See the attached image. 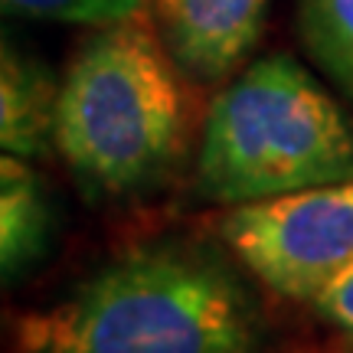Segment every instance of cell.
Instances as JSON below:
<instances>
[{
	"mask_svg": "<svg viewBox=\"0 0 353 353\" xmlns=\"http://www.w3.org/2000/svg\"><path fill=\"white\" fill-rule=\"evenodd\" d=\"M301 33L321 69L353 95V0H301Z\"/></svg>",
	"mask_w": 353,
	"mask_h": 353,
	"instance_id": "cell-8",
	"label": "cell"
},
{
	"mask_svg": "<svg viewBox=\"0 0 353 353\" xmlns=\"http://www.w3.org/2000/svg\"><path fill=\"white\" fill-rule=\"evenodd\" d=\"M317 314L327 317L334 327L353 334V265L314 301Z\"/></svg>",
	"mask_w": 353,
	"mask_h": 353,
	"instance_id": "cell-10",
	"label": "cell"
},
{
	"mask_svg": "<svg viewBox=\"0 0 353 353\" xmlns=\"http://www.w3.org/2000/svg\"><path fill=\"white\" fill-rule=\"evenodd\" d=\"M265 7L268 0H157L161 39L183 72L216 82L259 43Z\"/></svg>",
	"mask_w": 353,
	"mask_h": 353,
	"instance_id": "cell-5",
	"label": "cell"
},
{
	"mask_svg": "<svg viewBox=\"0 0 353 353\" xmlns=\"http://www.w3.org/2000/svg\"><path fill=\"white\" fill-rule=\"evenodd\" d=\"M3 7L37 20L85 26H114L141 17L144 0H3Z\"/></svg>",
	"mask_w": 353,
	"mask_h": 353,
	"instance_id": "cell-9",
	"label": "cell"
},
{
	"mask_svg": "<svg viewBox=\"0 0 353 353\" xmlns=\"http://www.w3.org/2000/svg\"><path fill=\"white\" fill-rule=\"evenodd\" d=\"M265 324L223 259L138 249L56 304L20 317L13 353H259Z\"/></svg>",
	"mask_w": 353,
	"mask_h": 353,
	"instance_id": "cell-1",
	"label": "cell"
},
{
	"mask_svg": "<svg viewBox=\"0 0 353 353\" xmlns=\"http://www.w3.org/2000/svg\"><path fill=\"white\" fill-rule=\"evenodd\" d=\"M52 229V210L43 180L23 157L0 161V265L10 281L37 262Z\"/></svg>",
	"mask_w": 353,
	"mask_h": 353,
	"instance_id": "cell-7",
	"label": "cell"
},
{
	"mask_svg": "<svg viewBox=\"0 0 353 353\" xmlns=\"http://www.w3.org/2000/svg\"><path fill=\"white\" fill-rule=\"evenodd\" d=\"M200 190L242 206L353 180V131L343 112L288 56L262 59L210 105L200 141Z\"/></svg>",
	"mask_w": 353,
	"mask_h": 353,
	"instance_id": "cell-3",
	"label": "cell"
},
{
	"mask_svg": "<svg viewBox=\"0 0 353 353\" xmlns=\"http://www.w3.org/2000/svg\"><path fill=\"white\" fill-rule=\"evenodd\" d=\"M187 101L161 37L141 17L105 26L59 82L56 151L101 193L148 187L176 161Z\"/></svg>",
	"mask_w": 353,
	"mask_h": 353,
	"instance_id": "cell-2",
	"label": "cell"
},
{
	"mask_svg": "<svg viewBox=\"0 0 353 353\" xmlns=\"http://www.w3.org/2000/svg\"><path fill=\"white\" fill-rule=\"evenodd\" d=\"M223 239L268 291L314 304L353 265V180L242 203Z\"/></svg>",
	"mask_w": 353,
	"mask_h": 353,
	"instance_id": "cell-4",
	"label": "cell"
},
{
	"mask_svg": "<svg viewBox=\"0 0 353 353\" xmlns=\"http://www.w3.org/2000/svg\"><path fill=\"white\" fill-rule=\"evenodd\" d=\"M59 85L50 69L20 50L3 46L0 59V144L13 157H46L56 151Z\"/></svg>",
	"mask_w": 353,
	"mask_h": 353,
	"instance_id": "cell-6",
	"label": "cell"
}]
</instances>
